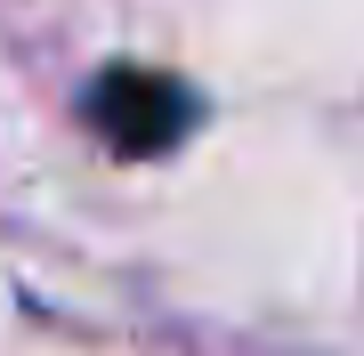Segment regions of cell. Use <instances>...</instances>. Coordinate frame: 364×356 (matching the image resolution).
I'll use <instances>...</instances> for the list:
<instances>
[{
    "label": "cell",
    "mask_w": 364,
    "mask_h": 356,
    "mask_svg": "<svg viewBox=\"0 0 364 356\" xmlns=\"http://www.w3.org/2000/svg\"><path fill=\"white\" fill-rule=\"evenodd\" d=\"M90 122L122 154H162L195 130V97L178 90L170 73H138V65H114L90 81Z\"/></svg>",
    "instance_id": "6da1fadb"
}]
</instances>
